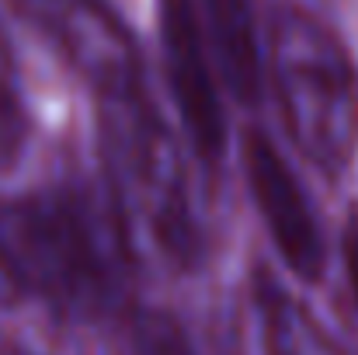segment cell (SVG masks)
<instances>
[{
	"label": "cell",
	"instance_id": "6da1fadb",
	"mask_svg": "<svg viewBox=\"0 0 358 355\" xmlns=\"http://www.w3.org/2000/svg\"><path fill=\"white\" fill-rule=\"evenodd\" d=\"M98 132L122 240L146 244L174 268L195 265L206 237L192 202V181L178 143L146 95L98 98Z\"/></svg>",
	"mask_w": 358,
	"mask_h": 355
},
{
	"label": "cell",
	"instance_id": "7a4b0ae2",
	"mask_svg": "<svg viewBox=\"0 0 358 355\" xmlns=\"http://www.w3.org/2000/svg\"><path fill=\"white\" fill-rule=\"evenodd\" d=\"M0 272L38 303L91 317L115 296V258L101 227L66 195L0 202Z\"/></svg>",
	"mask_w": 358,
	"mask_h": 355
},
{
	"label": "cell",
	"instance_id": "3957f363",
	"mask_svg": "<svg viewBox=\"0 0 358 355\" xmlns=\"http://www.w3.org/2000/svg\"><path fill=\"white\" fill-rule=\"evenodd\" d=\"M271 84L303 157L327 178L358 153V67L313 14L282 11L271 28Z\"/></svg>",
	"mask_w": 358,
	"mask_h": 355
},
{
	"label": "cell",
	"instance_id": "277c9868",
	"mask_svg": "<svg viewBox=\"0 0 358 355\" xmlns=\"http://www.w3.org/2000/svg\"><path fill=\"white\" fill-rule=\"evenodd\" d=\"M14 7L70 60L94 98L143 91L136 39L112 0H14Z\"/></svg>",
	"mask_w": 358,
	"mask_h": 355
},
{
	"label": "cell",
	"instance_id": "5b68a950",
	"mask_svg": "<svg viewBox=\"0 0 358 355\" xmlns=\"http://www.w3.org/2000/svg\"><path fill=\"white\" fill-rule=\"evenodd\" d=\"M160 42L171 95L199 157L216 160L227 146V116L220 102V67L213 60L195 0H160Z\"/></svg>",
	"mask_w": 358,
	"mask_h": 355
},
{
	"label": "cell",
	"instance_id": "8992f818",
	"mask_svg": "<svg viewBox=\"0 0 358 355\" xmlns=\"http://www.w3.org/2000/svg\"><path fill=\"white\" fill-rule=\"evenodd\" d=\"M243 171L254 195V206L275 240L282 261L299 279H320L324 272V234L313 213L310 195L303 192L299 178L292 174L289 160L264 132H250L243 146Z\"/></svg>",
	"mask_w": 358,
	"mask_h": 355
},
{
	"label": "cell",
	"instance_id": "52a82bcc",
	"mask_svg": "<svg viewBox=\"0 0 358 355\" xmlns=\"http://www.w3.org/2000/svg\"><path fill=\"white\" fill-rule=\"evenodd\" d=\"M195 7L223 84L237 98L250 102L261 84V53L250 0H199Z\"/></svg>",
	"mask_w": 358,
	"mask_h": 355
},
{
	"label": "cell",
	"instance_id": "ba28073f",
	"mask_svg": "<svg viewBox=\"0 0 358 355\" xmlns=\"http://www.w3.org/2000/svg\"><path fill=\"white\" fill-rule=\"evenodd\" d=\"M254 307L264 355H348L338 345V338L310 314V307H303L275 279L257 275Z\"/></svg>",
	"mask_w": 358,
	"mask_h": 355
},
{
	"label": "cell",
	"instance_id": "9c48e42d",
	"mask_svg": "<svg viewBox=\"0 0 358 355\" xmlns=\"http://www.w3.org/2000/svg\"><path fill=\"white\" fill-rule=\"evenodd\" d=\"M24 143H28V109H24L10 42L0 32V174L17 164V157L24 153Z\"/></svg>",
	"mask_w": 358,
	"mask_h": 355
},
{
	"label": "cell",
	"instance_id": "30bf717a",
	"mask_svg": "<svg viewBox=\"0 0 358 355\" xmlns=\"http://www.w3.org/2000/svg\"><path fill=\"white\" fill-rule=\"evenodd\" d=\"M129 342H132V355H195L181 324L160 310H139L132 317Z\"/></svg>",
	"mask_w": 358,
	"mask_h": 355
},
{
	"label": "cell",
	"instance_id": "8fae6325",
	"mask_svg": "<svg viewBox=\"0 0 358 355\" xmlns=\"http://www.w3.org/2000/svg\"><path fill=\"white\" fill-rule=\"evenodd\" d=\"M345 268H348V279H352V293L358 300V220L352 216L348 230H345Z\"/></svg>",
	"mask_w": 358,
	"mask_h": 355
}]
</instances>
